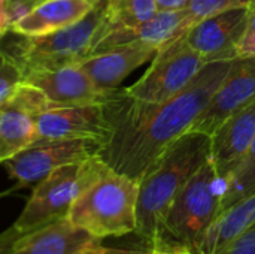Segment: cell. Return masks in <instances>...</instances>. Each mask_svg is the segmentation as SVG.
<instances>
[{"mask_svg": "<svg viewBox=\"0 0 255 254\" xmlns=\"http://www.w3.org/2000/svg\"><path fill=\"white\" fill-rule=\"evenodd\" d=\"M236 58L255 57V7L250 9L245 28L235 48Z\"/></svg>", "mask_w": 255, "mask_h": 254, "instance_id": "23", "label": "cell"}, {"mask_svg": "<svg viewBox=\"0 0 255 254\" xmlns=\"http://www.w3.org/2000/svg\"><path fill=\"white\" fill-rule=\"evenodd\" d=\"M218 254H255V223Z\"/></svg>", "mask_w": 255, "mask_h": 254, "instance_id": "24", "label": "cell"}, {"mask_svg": "<svg viewBox=\"0 0 255 254\" xmlns=\"http://www.w3.org/2000/svg\"><path fill=\"white\" fill-rule=\"evenodd\" d=\"M21 237L19 231L12 225L9 229L3 231L0 234V254H9L12 252L15 243L18 241V238Z\"/></svg>", "mask_w": 255, "mask_h": 254, "instance_id": "27", "label": "cell"}, {"mask_svg": "<svg viewBox=\"0 0 255 254\" xmlns=\"http://www.w3.org/2000/svg\"><path fill=\"white\" fill-rule=\"evenodd\" d=\"M190 0H155L158 10H176L185 9Z\"/></svg>", "mask_w": 255, "mask_h": 254, "instance_id": "29", "label": "cell"}, {"mask_svg": "<svg viewBox=\"0 0 255 254\" xmlns=\"http://www.w3.org/2000/svg\"><path fill=\"white\" fill-rule=\"evenodd\" d=\"M157 52L158 49L148 43L131 42L93 54L82 60L79 66L100 90L114 91L130 73L152 60Z\"/></svg>", "mask_w": 255, "mask_h": 254, "instance_id": "15", "label": "cell"}, {"mask_svg": "<svg viewBox=\"0 0 255 254\" xmlns=\"http://www.w3.org/2000/svg\"><path fill=\"white\" fill-rule=\"evenodd\" d=\"M109 169L99 156H93L52 171L34 184L13 226L22 235L67 217L76 199Z\"/></svg>", "mask_w": 255, "mask_h": 254, "instance_id": "5", "label": "cell"}, {"mask_svg": "<svg viewBox=\"0 0 255 254\" xmlns=\"http://www.w3.org/2000/svg\"><path fill=\"white\" fill-rule=\"evenodd\" d=\"M146 246H148L149 254H197L181 244H175V243L164 241V240H157Z\"/></svg>", "mask_w": 255, "mask_h": 254, "instance_id": "25", "label": "cell"}, {"mask_svg": "<svg viewBox=\"0 0 255 254\" xmlns=\"http://www.w3.org/2000/svg\"><path fill=\"white\" fill-rule=\"evenodd\" d=\"M51 106L45 93L25 81L0 105V163L34 144L37 117Z\"/></svg>", "mask_w": 255, "mask_h": 254, "instance_id": "9", "label": "cell"}, {"mask_svg": "<svg viewBox=\"0 0 255 254\" xmlns=\"http://www.w3.org/2000/svg\"><path fill=\"white\" fill-rule=\"evenodd\" d=\"M137 195V181L109 169L76 199L67 219L100 240L136 234Z\"/></svg>", "mask_w": 255, "mask_h": 254, "instance_id": "4", "label": "cell"}, {"mask_svg": "<svg viewBox=\"0 0 255 254\" xmlns=\"http://www.w3.org/2000/svg\"><path fill=\"white\" fill-rule=\"evenodd\" d=\"M209 157L211 136L188 130L139 181L136 235L146 244L158 240L172 202Z\"/></svg>", "mask_w": 255, "mask_h": 254, "instance_id": "2", "label": "cell"}, {"mask_svg": "<svg viewBox=\"0 0 255 254\" xmlns=\"http://www.w3.org/2000/svg\"><path fill=\"white\" fill-rule=\"evenodd\" d=\"M157 12L158 6L155 0H105L103 24L99 36L111 30L137 28L148 22Z\"/></svg>", "mask_w": 255, "mask_h": 254, "instance_id": "19", "label": "cell"}, {"mask_svg": "<svg viewBox=\"0 0 255 254\" xmlns=\"http://www.w3.org/2000/svg\"><path fill=\"white\" fill-rule=\"evenodd\" d=\"M108 135L109 123L103 103L51 106L37 117L34 144L76 138H93L103 144Z\"/></svg>", "mask_w": 255, "mask_h": 254, "instance_id": "11", "label": "cell"}, {"mask_svg": "<svg viewBox=\"0 0 255 254\" xmlns=\"http://www.w3.org/2000/svg\"><path fill=\"white\" fill-rule=\"evenodd\" d=\"M251 0H190L185 7L193 22H199L208 16L235 9V7H250Z\"/></svg>", "mask_w": 255, "mask_h": 254, "instance_id": "21", "label": "cell"}, {"mask_svg": "<svg viewBox=\"0 0 255 254\" xmlns=\"http://www.w3.org/2000/svg\"><path fill=\"white\" fill-rule=\"evenodd\" d=\"M255 136V102L221 123L211 135V162L224 181L245 159Z\"/></svg>", "mask_w": 255, "mask_h": 254, "instance_id": "14", "label": "cell"}, {"mask_svg": "<svg viewBox=\"0 0 255 254\" xmlns=\"http://www.w3.org/2000/svg\"><path fill=\"white\" fill-rule=\"evenodd\" d=\"M255 102V57L235 58L232 67L190 130L212 135L229 117Z\"/></svg>", "mask_w": 255, "mask_h": 254, "instance_id": "10", "label": "cell"}, {"mask_svg": "<svg viewBox=\"0 0 255 254\" xmlns=\"http://www.w3.org/2000/svg\"><path fill=\"white\" fill-rule=\"evenodd\" d=\"M255 223V193L221 211L203 235L197 254H218Z\"/></svg>", "mask_w": 255, "mask_h": 254, "instance_id": "18", "label": "cell"}, {"mask_svg": "<svg viewBox=\"0 0 255 254\" xmlns=\"http://www.w3.org/2000/svg\"><path fill=\"white\" fill-rule=\"evenodd\" d=\"M208 64L185 40V34L160 48L146 72L130 87L127 94L146 103H161L179 94Z\"/></svg>", "mask_w": 255, "mask_h": 254, "instance_id": "7", "label": "cell"}, {"mask_svg": "<svg viewBox=\"0 0 255 254\" xmlns=\"http://www.w3.org/2000/svg\"><path fill=\"white\" fill-rule=\"evenodd\" d=\"M24 81L42 90L52 106L105 103L115 91L100 90L79 63L67 64L55 70L36 72L25 76Z\"/></svg>", "mask_w": 255, "mask_h": 254, "instance_id": "13", "label": "cell"}, {"mask_svg": "<svg viewBox=\"0 0 255 254\" xmlns=\"http://www.w3.org/2000/svg\"><path fill=\"white\" fill-rule=\"evenodd\" d=\"M84 254H149L148 246L145 249H114V247H97Z\"/></svg>", "mask_w": 255, "mask_h": 254, "instance_id": "28", "label": "cell"}, {"mask_svg": "<svg viewBox=\"0 0 255 254\" xmlns=\"http://www.w3.org/2000/svg\"><path fill=\"white\" fill-rule=\"evenodd\" d=\"M39 1H42V0H12V1H9L7 4H4V7H6V10H7V15H9L12 24H13L18 18H21L24 13H27V12H28L34 4H37Z\"/></svg>", "mask_w": 255, "mask_h": 254, "instance_id": "26", "label": "cell"}, {"mask_svg": "<svg viewBox=\"0 0 255 254\" xmlns=\"http://www.w3.org/2000/svg\"><path fill=\"white\" fill-rule=\"evenodd\" d=\"M100 246V238L64 217L22 234L9 254H84Z\"/></svg>", "mask_w": 255, "mask_h": 254, "instance_id": "16", "label": "cell"}, {"mask_svg": "<svg viewBox=\"0 0 255 254\" xmlns=\"http://www.w3.org/2000/svg\"><path fill=\"white\" fill-rule=\"evenodd\" d=\"M223 195L224 181L209 157L172 202L158 240L181 244L197 253L203 235L220 214Z\"/></svg>", "mask_w": 255, "mask_h": 254, "instance_id": "6", "label": "cell"}, {"mask_svg": "<svg viewBox=\"0 0 255 254\" xmlns=\"http://www.w3.org/2000/svg\"><path fill=\"white\" fill-rule=\"evenodd\" d=\"M250 7H235L196 22L187 33V43L208 63L236 58V43L245 28Z\"/></svg>", "mask_w": 255, "mask_h": 254, "instance_id": "12", "label": "cell"}, {"mask_svg": "<svg viewBox=\"0 0 255 254\" xmlns=\"http://www.w3.org/2000/svg\"><path fill=\"white\" fill-rule=\"evenodd\" d=\"M100 0H42L12 24V31L42 36L82 19Z\"/></svg>", "mask_w": 255, "mask_h": 254, "instance_id": "17", "label": "cell"}, {"mask_svg": "<svg viewBox=\"0 0 255 254\" xmlns=\"http://www.w3.org/2000/svg\"><path fill=\"white\" fill-rule=\"evenodd\" d=\"M233 60L209 61L179 94L161 103L140 102L128 96L126 88L115 90L103 103L109 135L99 157L112 171L139 183L167 148L190 130Z\"/></svg>", "mask_w": 255, "mask_h": 254, "instance_id": "1", "label": "cell"}, {"mask_svg": "<svg viewBox=\"0 0 255 254\" xmlns=\"http://www.w3.org/2000/svg\"><path fill=\"white\" fill-rule=\"evenodd\" d=\"M10 28H12V21H10V18L7 15V10H6L4 4L0 1V40L7 31H10Z\"/></svg>", "mask_w": 255, "mask_h": 254, "instance_id": "30", "label": "cell"}, {"mask_svg": "<svg viewBox=\"0 0 255 254\" xmlns=\"http://www.w3.org/2000/svg\"><path fill=\"white\" fill-rule=\"evenodd\" d=\"M103 13L105 0H100L82 19L61 30L42 36H25L10 30L1 37L0 49L19 66L24 79L36 72L78 64L93 54L103 24Z\"/></svg>", "mask_w": 255, "mask_h": 254, "instance_id": "3", "label": "cell"}, {"mask_svg": "<svg viewBox=\"0 0 255 254\" xmlns=\"http://www.w3.org/2000/svg\"><path fill=\"white\" fill-rule=\"evenodd\" d=\"M22 82L24 73L19 66L0 49V105L6 102Z\"/></svg>", "mask_w": 255, "mask_h": 254, "instance_id": "22", "label": "cell"}, {"mask_svg": "<svg viewBox=\"0 0 255 254\" xmlns=\"http://www.w3.org/2000/svg\"><path fill=\"white\" fill-rule=\"evenodd\" d=\"M251 7H255V0H251V6H250V9Z\"/></svg>", "mask_w": 255, "mask_h": 254, "instance_id": "31", "label": "cell"}, {"mask_svg": "<svg viewBox=\"0 0 255 254\" xmlns=\"http://www.w3.org/2000/svg\"><path fill=\"white\" fill-rule=\"evenodd\" d=\"M255 193V136L245 159L224 184L221 211Z\"/></svg>", "mask_w": 255, "mask_h": 254, "instance_id": "20", "label": "cell"}, {"mask_svg": "<svg viewBox=\"0 0 255 254\" xmlns=\"http://www.w3.org/2000/svg\"><path fill=\"white\" fill-rule=\"evenodd\" d=\"M102 141L93 138L37 142L4 162L9 175L21 186H33L52 171L99 156Z\"/></svg>", "mask_w": 255, "mask_h": 254, "instance_id": "8", "label": "cell"}]
</instances>
